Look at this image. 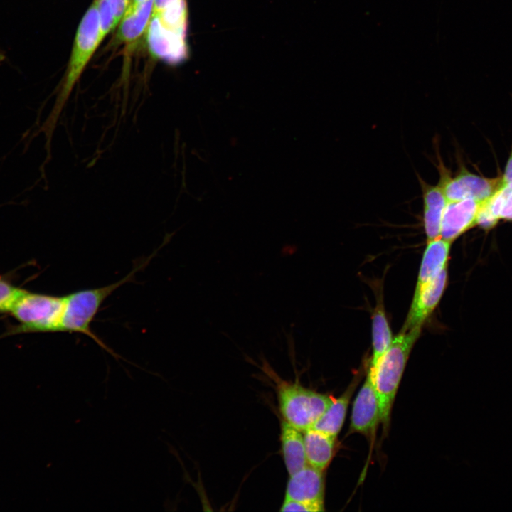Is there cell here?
I'll use <instances>...</instances> for the list:
<instances>
[{"instance_id": "25", "label": "cell", "mask_w": 512, "mask_h": 512, "mask_svg": "<svg viewBox=\"0 0 512 512\" xmlns=\"http://www.w3.org/2000/svg\"><path fill=\"white\" fill-rule=\"evenodd\" d=\"M178 0H154L153 13H159L166 6Z\"/></svg>"}, {"instance_id": "8", "label": "cell", "mask_w": 512, "mask_h": 512, "mask_svg": "<svg viewBox=\"0 0 512 512\" xmlns=\"http://www.w3.org/2000/svg\"><path fill=\"white\" fill-rule=\"evenodd\" d=\"M379 422V401L374 384L373 370L370 366L365 383L353 402L350 432L370 436Z\"/></svg>"}, {"instance_id": "1", "label": "cell", "mask_w": 512, "mask_h": 512, "mask_svg": "<svg viewBox=\"0 0 512 512\" xmlns=\"http://www.w3.org/2000/svg\"><path fill=\"white\" fill-rule=\"evenodd\" d=\"M100 43L99 11L97 1L95 0L78 26L63 85L53 108L41 128L46 133L48 143L74 85Z\"/></svg>"}, {"instance_id": "22", "label": "cell", "mask_w": 512, "mask_h": 512, "mask_svg": "<svg viewBox=\"0 0 512 512\" xmlns=\"http://www.w3.org/2000/svg\"><path fill=\"white\" fill-rule=\"evenodd\" d=\"M280 511H306L316 512L310 505L294 500L284 498Z\"/></svg>"}, {"instance_id": "2", "label": "cell", "mask_w": 512, "mask_h": 512, "mask_svg": "<svg viewBox=\"0 0 512 512\" xmlns=\"http://www.w3.org/2000/svg\"><path fill=\"white\" fill-rule=\"evenodd\" d=\"M156 252L157 250L117 282L102 287L82 289L65 295L60 331L82 334L92 338L116 360H124L92 332L90 325L103 302L120 286L131 282L136 272L146 267Z\"/></svg>"}, {"instance_id": "10", "label": "cell", "mask_w": 512, "mask_h": 512, "mask_svg": "<svg viewBox=\"0 0 512 512\" xmlns=\"http://www.w3.org/2000/svg\"><path fill=\"white\" fill-rule=\"evenodd\" d=\"M483 202L469 198L447 201L442 218L440 238L452 242L474 226Z\"/></svg>"}, {"instance_id": "13", "label": "cell", "mask_w": 512, "mask_h": 512, "mask_svg": "<svg viewBox=\"0 0 512 512\" xmlns=\"http://www.w3.org/2000/svg\"><path fill=\"white\" fill-rule=\"evenodd\" d=\"M423 198V222L427 241L440 238L441 222L447 200L439 184L431 186L419 178Z\"/></svg>"}, {"instance_id": "21", "label": "cell", "mask_w": 512, "mask_h": 512, "mask_svg": "<svg viewBox=\"0 0 512 512\" xmlns=\"http://www.w3.org/2000/svg\"><path fill=\"white\" fill-rule=\"evenodd\" d=\"M25 292L0 277V312L11 311Z\"/></svg>"}, {"instance_id": "18", "label": "cell", "mask_w": 512, "mask_h": 512, "mask_svg": "<svg viewBox=\"0 0 512 512\" xmlns=\"http://www.w3.org/2000/svg\"><path fill=\"white\" fill-rule=\"evenodd\" d=\"M373 356L370 366L375 368L392 343L391 331L382 303L375 309L372 317Z\"/></svg>"}, {"instance_id": "23", "label": "cell", "mask_w": 512, "mask_h": 512, "mask_svg": "<svg viewBox=\"0 0 512 512\" xmlns=\"http://www.w3.org/2000/svg\"><path fill=\"white\" fill-rule=\"evenodd\" d=\"M512 185V147L504 173L501 176V186Z\"/></svg>"}, {"instance_id": "27", "label": "cell", "mask_w": 512, "mask_h": 512, "mask_svg": "<svg viewBox=\"0 0 512 512\" xmlns=\"http://www.w3.org/2000/svg\"><path fill=\"white\" fill-rule=\"evenodd\" d=\"M3 58V56L0 54V60H1Z\"/></svg>"}, {"instance_id": "7", "label": "cell", "mask_w": 512, "mask_h": 512, "mask_svg": "<svg viewBox=\"0 0 512 512\" xmlns=\"http://www.w3.org/2000/svg\"><path fill=\"white\" fill-rule=\"evenodd\" d=\"M146 42L154 58L169 64H178L188 55L186 34L165 27L154 14L146 29Z\"/></svg>"}, {"instance_id": "19", "label": "cell", "mask_w": 512, "mask_h": 512, "mask_svg": "<svg viewBox=\"0 0 512 512\" xmlns=\"http://www.w3.org/2000/svg\"><path fill=\"white\" fill-rule=\"evenodd\" d=\"M159 17L166 28L186 34L188 21V9L186 0H178L159 13H153Z\"/></svg>"}, {"instance_id": "20", "label": "cell", "mask_w": 512, "mask_h": 512, "mask_svg": "<svg viewBox=\"0 0 512 512\" xmlns=\"http://www.w3.org/2000/svg\"><path fill=\"white\" fill-rule=\"evenodd\" d=\"M100 26V41L105 38L117 25L115 5L113 0H97Z\"/></svg>"}, {"instance_id": "12", "label": "cell", "mask_w": 512, "mask_h": 512, "mask_svg": "<svg viewBox=\"0 0 512 512\" xmlns=\"http://www.w3.org/2000/svg\"><path fill=\"white\" fill-rule=\"evenodd\" d=\"M451 242L442 238L427 242L412 299L447 266Z\"/></svg>"}, {"instance_id": "26", "label": "cell", "mask_w": 512, "mask_h": 512, "mask_svg": "<svg viewBox=\"0 0 512 512\" xmlns=\"http://www.w3.org/2000/svg\"><path fill=\"white\" fill-rule=\"evenodd\" d=\"M146 1V0H130L129 5L127 9L134 8Z\"/></svg>"}, {"instance_id": "11", "label": "cell", "mask_w": 512, "mask_h": 512, "mask_svg": "<svg viewBox=\"0 0 512 512\" xmlns=\"http://www.w3.org/2000/svg\"><path fill=\"white\" fill-rule=\"evenodd\" d=\"M447 267L412 299L410 311L401 331L422 327L424 321L431 314L439 303L447 280Z\"/></svg>"}, {"instance_id": "5", "label": "cell", "mask_w": 512, "mask_h": 512, "mask_svg": "<svg viewBox=\"0 0 512 512\" xmlns=\"http://www.w3.org/2000/svg\"><path fill=\"white\" fill-rule=\"evenodd\" d=\"M64 306L65 296L26 291L10 312L21 323V331H60Z\"/></svg>"}, {"instance_id": "9", "label": "cell", "mask_w": 512, "mask_h": 512, "mask_svg": "<svg viewBox=\"0 0 512 512\" xmlns=\"http://www.w3.org/2000/svg\"><path fill=\"white\" fill-rule=\"evenodd\" d=\"M324 471L309 464L289 475L284 498L307 503L316 512L324 511Z\"/></svg>"}, {"instance_id": "3", "label": "cell", "mask_w": 512, "mask_h": 512, "mask_svg": "<svg viewBox=\"0 0 512 512\" xmlns=\"http://www.w3.org/2000/svg\"><path fill=\"white\" fill-rule=\"evenodd\" d=\"M421 327L400 331L375 368H372L379 401L380 422L387 429L395 397L410 351L420 336Z\"/></svg>"}, {"instance_id": "4", "label": "cell", "mask_w": 512, "mask_h": 512, "mask_svg": "<svg viewBox=\"0 0 512 512\" xmlns=\"http://www.w3.org/2000/svg\"><path fill=\"white\" fill-rule=\"evenodd\" d=\"M277 389L284 420L302 432L312 427L334 400L297 382L278 380Z\"/></svg>"}, {"instance_id": "14", "label": "cell", "mask_w": 512, "mask_h": 512, "mask_svg": "<svg viewBox=\"0 0 512 512\" xmlns=\"http://www.w3.org/2000/svg\"><path fill=\"white\" fill-rule=\"evenodd\" d=\"M153 4L154 0H146L127 9L116 34L117 43H132L144 33L153 14Z\"/></svg>"}, {"instance_id": "15", "label": "cell", "mask_w": 512, "mask_h": 512, "mask_svg": "<svg viewBox=\"0 0 512 512\" xmlns=\"http://www.w3.org/2000/svg\"><path fill=\"white\" fill-rule=\"evenodd\" d=\"M280 441L284 462L289 475H292L308 465L304 436L284 420L281 422Z\"/></svg>"}, {"instance_id": "6", "label": "cell", "mask_w": 512, "mask_h": 512, "mask_svg": "<svg viewBox=\"0 0 512 512\" xmlns=\"http://www.w3.org/2000/svg\"><path fill=\"white\" fill-rule=\"evenodd\" d=\"M439 161L438 170L440 177L438 184L447 201L469 198L483 202L493 196L501 186V176L486 178L471 173L464 168H462L459 173L452 177L440 159Z\"/></svg>"}, {"instance_id": "17", "label": "cell", "mask_w": 512, "mask_h": 512, "mask_svg": "<svg viewBox=\"0 0 512 512\" xmlns=\"http://www.w3.org/2000/svg\"><path fill=\"white\" fill-rule=\"evenodd\" d=\"M357 383L358 380L353 381L339 398H334L311 429L336 437L344 422L348 405Z\"/></svg>"}, {"instance_id": "16", "label": "cell", "mask_w": 512, "mask_h": 512, "mask_svg": "<svg viewBox=\"0 0 512 512\" xmlns=\"http://www.w3.org/2000/svg\"><path fill=\"white\" fill-rule=\"evenodd\" d=\"M303 436L308 464L324 471L334 454L336 437L311 428Z\"/></svg>"}, {"instance_id": "24", "label": "cell", "mask_w": 512, "mask_h": 512, "mask_svg": "<svg viewBox=\"0 0 512 512\" xmlns=\"http://www.w3.org/2000/svg\"><path fill=\"white\" fill-rule=\"evenodd\" d=\"M115 5L116 20L117 23L124 16L129 5L130 0H113Z\"/></svg>"}]
</instances>
